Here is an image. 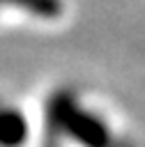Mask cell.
Masks as SVG:
<instances>
[{"label": "cell", "mask_w": 145, "mask_h": 147, "mask_svg": "<svg viewBox=\"0 0 145 147\" xmlns=\"http://www.w3.org/2000/svg\"><path fill=\"white\" fill-rule=\"evenodd\" d=\"M7 7L32 14L41 21H53L64 11L62 0H0V9H7Z\"/></svg>", "instance_id": "cell-3"}, {"label": "cell", "mask_w": 145, "mask_h": 147, "mask_svg": "<svg viewBox=\"0 0 145 147\" xmlns=\"http://www.w3.org/2000/svg\"><path fill=\"white\" fill-rule=\"evenodd\" d=\"M28 138V117L21 108L0 101V145H18Z\"/></svg>", "instance_id": "cell-2"}, {"label": "cell", "mask_w": 145, "mask_h": 147, "mask_svg": "<svg viewBox=\"0 0 145 147\" xmlns=\"http://www.w3.org/2000/svg\"><path fill=\"white\" fill-rule=\"evenodd\" d=\"M46 119L48 126L81 145H106L110 140L108 122L92 108H87L76 92L60 90L46 103Z\"/></svg>", "instance_id": "cell-1"}]
</instances>
